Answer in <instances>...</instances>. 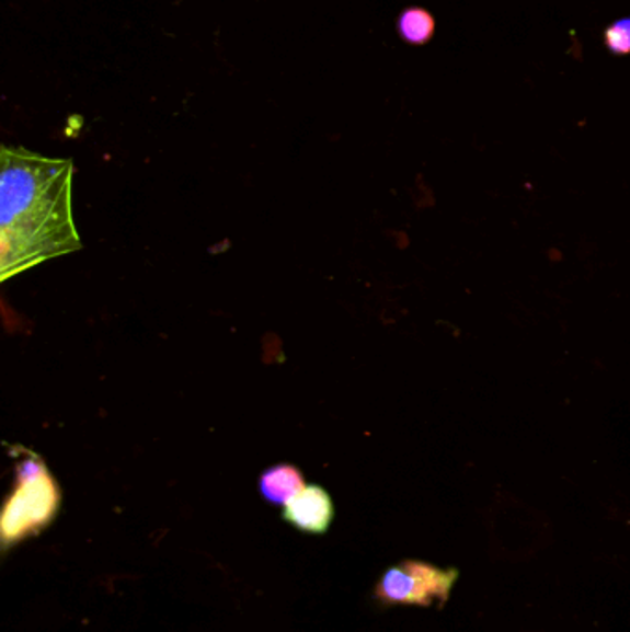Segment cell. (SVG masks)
Instances as JSON below:
<instances>
[{"mask_svg": "<svg viewBox=\"0 0 630 632\" xmlns=\"http://www.w3.org/2000/svg\"><path fill=\"white\" fill-rule=\"evenodd\" d=\"M335 518L330 492L319 485H307L287 505H283V520L298 531L324 535Z\"/></svg>", "mask_w": 630, "mask_h": 632, "instance_id": "obj_4", "label": "cell"}, {"mask_svg": "<svg viewBox=\"0 0 630 632\" xmlns=\"http://www.w3.org/2000/svg\"><path fill=\"white\" fill-rule=\"evenodd\" d=\"M15 485L0 515V544L7 551L45 531L61 507V491L42 457L21 448Z\"/></svg>", "mask_w": 630, "mask_h": 632, "instance_id": "obj_2", "label": "cell"}, {"mask_svg": "<svg viewBox=\"0 0 630 632\" xmlns=\"http://www.w3.org/2000/svg\"><path fill=\"white\" fill-rule=\"evenodd\" d=\"M0 279L82 249L72 214L71 160L21 147L0 152Z\"/></svg>", "mask_w": 630, "mask_h": 632, "instance_id": "obj_1", "label": "cell"}, {"mask_svg": "<svg viewBox=\"0 0 630 632\" xmlns=\"http://www.w3.org/2000/svg\"><path fill=\"white\" fill-rule=\"evenodd\" d=\"M306 486V479L293 464H277L266 470L260 481L261 494L274 505H287Z\"/></svg>", "mask_w": 630, "mask_h": 632, "instance_id": "obj_5", "label": "cell"}, {"mask_svg": "<svg viewBox=\"0 0 630 632\" xmlns=\"http://www.w3.org/2000/svg\"><path fill=\"white\" fill-rule=\"evenodd\" d=\"M459 570L435 566L425 561H403L390 566L377 581L374 597L381 605H414V607H440L448 604Z\"/></svg>", "mask_w": 630, "mask_h": 632, "instance_id": "obj_3", "label": "cell"}, {"mask_svg": "<svg viewBox=\"0 0 630 632\" xmlns=\"http://www.w3.org/2000/svg\"><path fill=\"white\" fill-rule=\"evenodd\" d=\"M435 19L424 8H409L398 19L400 36L411 45H424L435 36Z\"/></svg>", "mask_w": 630, "mask_h": 632, "instance_id": "obj_6", "label": "cell"}, {"mask_svg": "<svg viewBox=\"0 0 630 632\" xmlns=\"http://www.w3.org/2000/svg\"><path fill=\"white\" fill-rule=\"evenodd\" d=\"M605 45L618 56L630 54V19H621L605 30Z\"/></svg>", "mask_w": 630, "mask_h": 632, "instance_id": "obj_7", "label": "cell"}]
</instances>
